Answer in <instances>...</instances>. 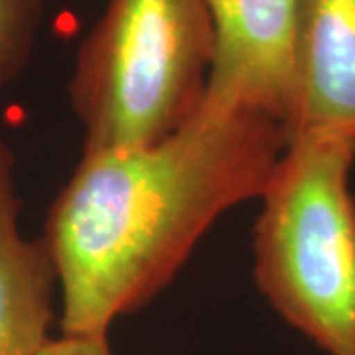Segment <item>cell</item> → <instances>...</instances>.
<instances>
[{"label":"cell","instance_id":"4","mask_svg":"<svg viewBox=\"0 0 355 355\" xmlns=\"http://www.w3.org/2000/svg\"><path fill=\"white\" fill-rule=\"evenodd\" d=\"M216 55L209 97L279 119L286 128L300 0H205Z\"/></svg>","mask_w":355,"mask_h":355},{"label":"cell","instance_id":"8","mask_svg":"<svg viewBox=\"0 0 355 355\" xmlns=\"http://www.w3.org/2000/svg\"><path fill=\"white\" fill-rule=\"evenodd\" d=\"M34 355H113L107 336H60L50 338Z\"/></svg>","mask_w":355,"mask_h":355},{"label":"cell","instance_id":"7","mask_svg":"<svg viewBox=\"0 0 355 355\" xmlns=\"http://www.w3.org/2000/svg\"><path fill=\"white\" fill-rule=\"evenodd\" d=\"M44 0H0V85L28 62L42 20Z\"/></svg>","mask_w":355,"mask_h":355},{"label":"cell","instance_id":"2","mask_svg":"<svg viewBox=\"0 0 355 355\" xmlns=\"http://www.w3.org/2000/svg\"><path fill=\"white\" fill-rule=\"evenodd\" d=\"M355 139H288L254 225V280L266 302L328 355H355Z\"/></svg>","mask_w":355,"mask_h":355},{"label":"cell","instance_id":"6","mask_svg":"<svg viewBox=\"0 0 355 355\" xmlns=\"http://www.w3.org/2000/svg\"><path fill=\"white\" fill-rule=\"evenodd\" d=\"M14 168L0 139V355H34L50 340L58 277L44 237L26 239L20 231Z\"/></svg>","mask_w":355,"mask_h":355},{"label":"cell","instance_id":"5","mask_svg":"<svg viewBox=\"0 0 355 355\" xmlns=\"http://www.w3.org/2000/svg\"><path fill=\"white\" fill-rule=\"evenodd\" d=\"M286 132L355 139V0H300Z\"/></svg>","mask_w":355,"mask_h":355},{"label":"cell","instance_id":"3","mask_svg":"<svg viewBox=\"0 0 355 355\" xmlns=\"http://www.w3.org/2000/svg\"><path fill=\"white\" fill-rule=\"evenodd\" d=\"M216 55L205 0H109L77 53L69 99L83 153L164 139L205 99Z\"/></svg>","mask_w":355,"mask_h":355},{"label":"cell","instance_id":"1","mask_svg":"<svg viewBox=\"0 0 355 355\" xmlns=\"http://www.w3.org/2000/svg\"><path fill=\"white\" fill-rule=\"evenodd\" d=\"M288 132L259 109L205 95L164 139L83 153L44 241L64 336H107L148 304L219 217L265 190Z\"/></svg>","mask_w":355,"mask_h":355}]
</instances>
